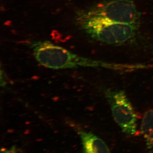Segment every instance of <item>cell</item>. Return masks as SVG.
Instances as JSON below:
<instances>
[{"mask_svg": "<svg viewBox=\"0 0 153 153\" xmlns=\"http://www.w3.org/2000/svg\"><path fill=\"white\" fill-rule=\"evenodd\" d=\"M85 153H111L103 140L94 134L84 131L78 130Z\"/></svg>", "mask_w": 153, "mask_h": 153, "instance_id": "cell-5", "label": "cell"}, {"mask_svg": "<svg viewBox=\"0 0 153 153\" xmlns=\"http://www.w3.org/2000/svg\"><path fill=\"white\" fill-rule=\"evenodd\" d=\"M141 131L148 149L153 152V109L143 115L141 123Z\"/></svg>", "mask_w": 153, "mask_h": 153, "instance_id": "cell-6", "label": "cell"}, {"mask_svg": "<svg viewBox=\"0 0 153 153\" xmlns=\"http://www.w3.org/2000/svg\"><path fill=\"white\" fill-rule=\"evenodd\" d=\"M105 96L113 117L122 131L130 135L135 134L137 114L125 92L123 90L107 89Z\"/></svg>", "mask_w": 153, "mask_h": 153, "instance_id": "cell-4", "label": "cell"}, {"mask_svg": "<svg viewBox=\"0 0 153 153\" xmlns=\"http://www.w3.org/2000/svg\"><path fill=\"white\" fill-rule=\"evenodd\" d=\"M86 13L117 23L136 25L139 13L131 0H111L100 3L85 11Z\"/></svg>", "mask_w": 153, "mask_h": 153, "instance_id": "cell-3", "label": "cell"}, {"mask_svg": "<svg viewBox=\"0 0 153 153\" xmlns=\"http://www.w3.org/2000/svg\"><path fill=\"white\" fill-rule=\"evenodd\" d=\"M6 75L4 71L2 70V68L1 70V86L3 88H5L7 85Z\"/></svg>", "mask_w": 153, "mask_h": 153, "instance_id": "cell-7", "label": "cell"}, {"mask_svg": "<svg viewBox=\"0 0 153 153\" xmlns=\"http://www.w3.org/2000/svg\"><path fill=\"white\" fill-rule=\"evenodd\" d=\"M79 21L82 30L90 37L108 45L126 44L136 33V25L111 22L85 12L79 17Z\"/></svg>", "mask_w": 153, "mask_h": 153, "instance_id": "cell-2", "label": "cell"}, {"mask_svg": "<svg viewBox=\"0 0 153 153\" xmlns=\"http://www.w3.org/2000/svg\"><path fill=\"white\" fill-rule=\"evenodd\" d=\"M31 48L38 63L51 69L85 67L102 68L125 72L127 68L126 64L107 63L80 57L48 41L34 42L31 45Z\"/></svg>", "mask_w": 153, "mask_h": 153, "instance_id": "cell-1", "label": "cell"}, {"mask_svg": "<svg viewBox=\"0 0 153 153\" xmlns=\"http://www.w3.org/2000/svg\"><path fill=\"white\" fill-rule=\"evenodd\" d=\"M1 153H18V151L16 147L13 146L9 149L2 148L1 150Z\"/></svg>", "mask_w": 153, "mask_h": 153, "instance_id": "cell-8", "label": "cell"}]
</instances>
